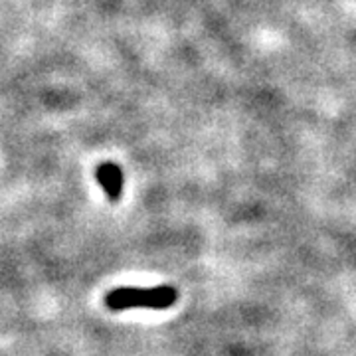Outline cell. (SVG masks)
Wrapping results in <instances>:
<instances>
[{
  "instance_id": "6da1fadb",
  "label": "cell",
  "mask_w": 356,
  "mask_h": 356,
  "mask_svg": "<svg viewBox=\"0 0 356 356\" xmlns=\"http://www.w3.org/2000/svg\"><path fill=\"white\" fill-rule=\"evenodd\" d=\"M178 301L177 287L159 285L151 289L140 287H117L105 295V307L109 311H127V309H154L165 311Z\"/></svg>"
},
{
  "instance_id": "7a4b0ae2",
  "label": "cell",
  "mask_w": 356,
  "mask_h": 356,
  "mask_svg": "<svg viewBox=\"0 0 356 356\" xmlns=\"http://www.w3.org/2000/svg\"><path fill=\"white\" fill-rule=\"evenodd\" d=\"M95 177L99 180L102 188L107 194L109 200H119L121 192H123V170L113 163H103L97 166Z\"/></svg>"
}]
</instances>
